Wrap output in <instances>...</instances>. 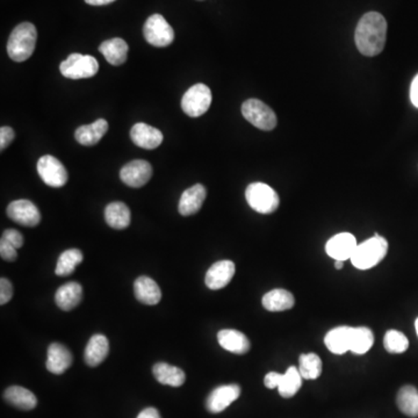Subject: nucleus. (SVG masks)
Instances as JSON below:
<instances>
[{"instance_id":"obj_6","label":"nucleus","mask_w":418,"mask_h":418,"mask_svg":"<svg viewBox=\"0 0 418 418\" xmlns=\"http://www.w3.org/2000/svg\"><path fill=\"white\" fill-rule=\"evenodd\" d=\"M60 71L66 78H91L99 71V63L93 56L75 53L60 64Z\"/></svg>"},{"instance_id":"obj_33","label":"nucleus","mask_w":418,"mask_h":418,"mask_svg":"<svg viewBox=\"0 0 418 418\" xmlns=\"http://www.w3.org/2000/svg\"><path fill=\"white\" fill-rule=\"evenodd\" d=\"M300 375L305 380H315L322 373V360L316 353L301 355L299 358Z\"/></svg>"},{"instance_id":"obj_32","label":"nucleus","mask_w":418,"mask_h":418,"mask_svg":"<svg viewBox=\"0 0 418 418\" xmlns=\"http://www.w3.org/2000/svg\"><path fill=\"white\" fill-rule=\"evenodd\" d=\"M83 261V254L78 249L66 250L58 258L55 273L60 277H66L75 272V268Z\"/></svg>"},{"instance_id":"obj_12","label":"nucleus","mask_w":418,"mask_h":418,"mask_svg":"<svg viewBox=\"0 0 418 418\" xmlns=\"http://www.w3.org/2000/svg\"><path fill=\"white\" fill-rule=\"evenodd\" d=\"M241 395L239 385H224L215 388L208 397L206 407L211 414H219L226 410L231 403L235 402Z\"/></svg>"},{"instance_id":"obj_26","label":"nucleus","mask_w":418,"mask_h":418,"mask_svg":"<svg viewBox=\"0 0 418 418\" xmlns=\"http://www.w3.org/2000/svg\"><path fill=\"white\" fill-rule=\"evenodd\" d=\"M105 220L113 229L122 230L128 228L132 215L126 204L112 202L105 209Z\"/></svg>"},{"instance_id":"obj_22","label":"nucleus","mask_w":418,"mask_h":418,"mask_svg":"<svg viewBox=\"0 0 418 418\" xmlns=\"http://www.w3.org/2000/svg\"><path fill=\"white\" fill-rule=\"evenodd\" d=\"M83 298V288L78 283H68L61 286L55 294L57 307L62 310H73L80 303Z\"/></svg>"},{"instance_id":"obj_5","label":"nucleus","mask_w":418,"mask_h":418,"mask_svg":"<svg viewBox=\"0 0 418 418\" xmlns=\"http://www.w3.org/2000/svg\"><path fill=\"white\" fill-rule=\"evenodd\" d=\"M242 114L244 119L256 128L270 132L277 127V115L272 108L258 99H249L242 105Z\"/></svg>"},{"instance_id":"obj_15","label":"nucleus","mask_w":418,"mask_h":418,"mask_svg":"<svg viewBox=\"0 0 418 418\" xmlns=\"http://www.w3.org/2000/svg\"><path fill=\"white\" fill-rule=\"evenodd\" d=\"M132 141L140 148L152 150L162 145L163 132L160 129L149 126L147 123H136L130 130Z\"/></svg>"},{"instance_id":"obj_17","label":"nucleus","mask_w":418,"mask_h":418,"mask_svg":"<svg viewBox=\"0 0 418 418\" xmlns=\"http://www.w3.org/2000/svg\"><path fill=\"white\" fill-rule=\"evenodd\" d=\"M206 197H207V191L202 184H197V185L186 189L179 200L178 209H179L180 214L182 216L197 214L202 209Z\"/></svg>"},{"instance_id":"obj_11","label":"nucleus","mask_w":418,"mask_h":418,"mask_svg":"<svg viewBox=\"0 0 418 418\" xmlns=\"http://www.w3.org/2000/svg\"><path fill=\"white\" fill-rule=\"evenodd\" d=\"M7 215L11 220L25 226H36L41 221L38 208L29 200H16L7 207Z\"/></svg>"},{"instance_id":"obj_2","label":"nucleus","mask_w":418,"mask_h":418,"mask_svg":"<svg viewBox=\"0 0 418 418\" xmlns=\"http://www.w3.org/2000/svg\"><path fill=\"white\" fill-rule=\"evenodd\" d=\"M38 40V31L31 22H22L11 33L7 53L14 62H25L32 56Z\"/></svg>"},{"instance_id":"obj_20","label":"nucleus","mask_w":418,"mask_h":418,"mask_svg":"<svg viewBox=\"0 0 418 418\" xmlns=\"http://www.w3.org/2000/svg\"><path fill=\"white\" fill-rule=\"evenodd\" d=\"M108 352H110V343H108V337H105L101 333H97L88 340L84 358L88 366L95 367L108 358Z\"/></svg>"},{"instance_id":"obj_34","label":"nucleus","mask_w":418,"mask_h":418,"mask_svg":"<svg viewBox=\"0 0 418 418\" xmlns=\"http://www.w3.org/2000/svg\"><path fill=\"white\" fill-rule=\"evenodd\" d=\"M384 346L388 352L403 353L408 350L409 340L401 331L390 330L385 335Z\"/></svg>"},{"instance_id":"obj_1","label":"nucleus","mask_w":418,"mask_h":418,"mask_svg":"<svg viewBox=\"0 0 418 418\" xmlns=\"http://www.w3.org/2000/svg\"><path fill=\"white\" fill-rule=\"evenodd\" d=\"M387 40V21L377 12H368L359 20L355 33L357 49L364 56L375 57L384 51Z\"/></svg>"},{"instance_id":"obj_45","label":"nucleus","mask_w":418,"mask_h":418,"mask_svg":"<svg viewBox=\"0 0 418 418\" xmlns=\"http://www.w3.org/2000/svg\"><path fill=\"white\" fill-rule=\"evenodd\" d=\"M200 1H202V0H200Z\"/></svg>"},{"instance_id":"obj_43","label":"nucleus","mask_w":418,"mask_h":418,"mask_svg":"<svg viewBox=\"0 0 418 418\" xmlns=\"http://www.w3.org/2000/svg\"><path fill=\"white\" fill-rule=\"evenodd\" d=\"M344 266V261H335V268H337V270H342V268H343Z\"/></svg>"},{"instance_id":"obj_36","label":"nucleus","mask_w":418,"mask_h":418,"mask_svg":"<svg viewBox=\"0 0 418 418\" xmlns=\"http://www.w3.org/2000/svg\"><path fill=\"white\" fill-rule=\"evenodd\" d=\"M13 286L10 280L1 278L0 280V305H5L12 299Z\"/></svg>"},{"instance_id":"obj_23","label":"nucleus","mask_w":418,"mask_h":418,"mask_svg":"<svg viewBox=\"0 0 418 418\" xmlns=\"http://www.w3.org/2000/svg\"><path fill=\"white\" fill-rule=\"evenodd\" d=\"M351 333H352L351 327L335 328L325 335L324 343L328 350L335 355H344L350 351Z\"/></svg>"},{"instance_id":"obj_35","label":"nucleus","mask_w":418,"mask_h":418,"mask_svg":"<svg viewBox=\"0 0 418 418\" xmlns=\"http://www.w3.org/2000/svg\"><path fill=\"white\" fill-rule=\"evenodd\" d=\"M1 239L6 241L7 243H10L16 249H20L23 246V236L16 229H7L3 233Z\"/></svg>"},{"instance_id":"obj_10","label":"nucleus","mask_w":418,"mask_h":418,"mask_svg":"<svg viewBox=\"0 0 418 418\" xmlns=\"http://www.w3.org/2000/svg\"><path fill=\"white\" fill-rule=\"evenodd\" d=\"M152 176L150 163L143 160L129 162L120 171V178L129 187L140 189L145 186Z\"/></svg>"},{"instance_id":"obj_40","label":"nucleus","mask_w":418,"mask_h":418,"mask_svg":"<svg viewBox=\"0 0 418 418\" xmlns=\"http://www.w3.org/2000/svg\"><path fill=\"white\" fill-rule=\"evenodd\" d=\"M410 100L412 105L418 108V73L415 78L412 79V86H410Z\"/></svg>"},{"instance_id":"obj_37","label":"nucleus","mask_w":418,"mask_h":418,"mask_svg":"<svg viewBox=\"0 0 418 418\" xmlns=\"http://www.w3.org/2000/svg\"><path fill=\"white\" fill-rule=\"evenodd\" d=\"M0 256L4 261H16L18 254H16V249L12 244L1 239L0 241Z\"/></svg>"},{"instance_id":"obj_18","label":"nucleus","mask_w":418,"mask_h":418,"mask_svg":"<svg viewBox=\"0 0 418 418\" xmlns=\"http://www.w3.org/2000/svg\"><path fill=\"white\" fill-rule=\"evenodd\" d=\"M108 130V121L105 119H98L91 125L79 127L75 132V141L84 147H92L100 142Z\"/></svg>"},{"instance_id":"obj_41","label":"nucleus","mask_w":418,"mask_h":418,"mask_svg":"<svg viewBox=\"0 0 418 418\" xmlns=\"http://www.w3.org/2000/svg\"><path fill=\"white\" fill-rule=\"evenodd\" d=\"M137 418H162L161 415H160V412H158L157 409L156 408H147L143 409L141 412H140L139 416Z\"/></svg>"},{"instance_id":"obj_4","label":"nucleus","mask_w":418,"mask_h":418,"mask_svg":"<svg viewBox=\"0 0 418 418\" xmlns=\"http://www.w3.org/2000/svg\"><path fill=\"white\" fill-rule=\"evenodd\" d=\"M246 199L249 206L261 214H271L279 207V195L264 182H252L246 187Z\"/></svg>"},{"instance_id":"obj_30","label":"nucleus","mask_w":418,"mask_h":418,"mask_svg":"<svg viewBox=\"0 0 418 418\" xmlns=\"http://www.w3.org/2000/svg\"><path fill=\"white\" fill-rule=\"evenodd\" d=\"M375 343V335L366 327L352 328L350 351L355 355H365Z\"/></svg>"},{"instance_id":"obj_39","label":"nucleus","mask_w":418,"mask_h":418,"mask_svg":"<svg viewBox=\"0 0 418 418\" xmlns=\"http://www.w3.org/2000/svg\"><path fill=\"white\" fill-rule=\"evenodd\" d=\"M281 377H283V375H280V373H277V372H270V373L265 377V386L270 388V390L278 388L280 385V381H281Z\"/></svg>"},{"instance_id":"obj_14","label":"nucleus","mask_w":418,"mask_h":418,"mask_svg":"<svg viewBox=\"0 0 418 418\" xmlns=\"http://www.w3.org/2000/svg\"><path fill=\"white\" fill-rule=\"evenodd\" d=\"M236 266L231 261H220L211 265L206 273L204 283L209 290H222L235 276Z\"/></svg>"},{"instance_id":"obj_27","label":"nucleus","mask_w":418,"mask_h":418,"mask_svg":"<svg viewBox=\"0 0 418 418\" xmlns=\"http://www.w3.org/2000/svg\"><path fill=\"white\" fill-rule=\"evenodd\" d=\"M296 305L292 293L286 290L270 291L263 296V307L268 311L290 310Z\"/></svg>"},{"instance_id":"obj_7","label":"nucleus","mask_w":418,"mask_h":418,"mask_svg":"<svg viewBox=\"0 0 418 418\" xmlns=\"http://www.w3.org/2000/svg\"><path fill=\"white\" fill-rule=\"evenodd\" d=\"M211 88L199 83L185 92L182 99V110L189 117H202L211 108Z\"/></svg>"},{"instance_id":"obj_16","label":"nucleus","mask_w":418,"mask_h":418,"mask_svg":"<svg viewBox=\"0 0 418 418\" xmlns=\"http://www.w3.org/2000/svg\"><path fill=\"white\" fill-rule=\"evenodd\" d=\"M73 365V353L63 344L53 343L48 348L47 370L53 375H63Z\"/></svg>"},{"instance_id":"obj_8","label":"nucleus","mask_w":418,"mask_h":418,"mask_svg":"<svg viewBox=\"0 0 418 418\" xmlns=\"http://www.w3.org/2000/svg\"><path fill=\"white\" fill-rule=\"evenodd\" d=\"M143 34L147 42L154 47H167L174 40V31L161 14L149 16L143 27Z\"/></svg>"},{"instance_id":"obj_25","label":"nucleus","mask_w":418,"mask_h":418,"mask_svg":"<svg viewBox=\"0 0 418 418\" xmlns=\"http://www.w3.org/2000/svg\"><path fill=\"white\" fill-rule=\"evenodd\" d=\"M156 380L162 385L167 386L180 387L186 380V375L182 368L176 367L167 362H157L152 368Z\"/></svg>"},{"instance_id":"obj_44","label":"nucleus","mask_w":418,"mask_h":418,"mask_svg":"<svg viewBox=\"0 0 418 418\" xmlns=\"http://www.w3.org/2000/svg\"><path fill=\"white\" fill-rule=\"evenodd\" d=\"M415 328H416V333H417V336H418V318H417V320H416V322H415Z\"/></svg>"},{"instance_id":"obj_9","label":"nucleus","mask_w":418,"mask_h":418,"mask_svg":"<svg viewBox=\"0 0 418 418\" xmlns=\"http://www.w3.org/2000/svg\"><path fill=\"white\" fill-rule=\"evenodd\" d=\"M38 172L46 185L56 189L63 187L69 179V174L63 164L51 155H46L38 160Z\"/></svg>"},{"instance_id":"obj_13","label":"nucleus","mask_w":418,"mask_h":418,"mask_svg":"<svg viewBox=\"0 0 418 418\" xmlns=\"http://www.w3.org/2000/svg\"><path fill=\"white\" fill-rule=\"evenodd\" d=\"M357 246L358 243L352 234L340 233L328 241L325 251L335 261H345L351 259Z\"/></svg>"},{"instance_id":"obj_24","label":"nucleus","mask_w":418,"mask_h":418,"mask_svg":"<svg viewBox=\"0 0 418 418\" xmlns=\"http://www.w3.org/2000/svg\"><path fill=\"white\" fill-rule=\"evenodd\" d=\"M128 49L127 42L120 38H110L103 42L99 47V51L104 55L108 63L114 66H121L126 62Z\"/></svg>"},{"instance_id":"obj_28","label":"nucleus","mask_w":418,"mask_h":418,"mask_svg":"<svg viewBox=\"0 0 418 418\" xmlns=\"http://www.w3.org/2000/svg\"><path fill=\"white\" fill-rule=\"evenodd\" d=\"M4 399L12 406L21 410H32L38 404V399L34 394L23 387H9L4 393Z\"/></svg>"},{"instance_id":"obj_21","label":"nucleus","mask_w":418,"mask_h":418,"mask_svg":"<svg viewBox=\"0 0 418 418\" xmlns=\"http://www.w3.org/2000/svg\"><path fill=\"white\" fill-rule=\"evenodd\" d=\"M134 293L136 299L148 305H157L162 300L161 288L154 279L149 277H140L134 283Z\"/></svg>"},{"instance_id":"obj_31","label":"nucleus","mask_w":418,"mask_h":418,"mask_svg":"<svg viewBox=\"0 0 418 418\" xmlns=\"http://www.w3.org/2000/svg\"><path fill=\"white\" fill-rule=\"evenodd\" d=\"M302 379L303 377L300 375L299 368H296V366H291L285 372V375H283L279 387H278L280 395L285 397V399L294 397L301 388Z\"/></svg>"},{"instance_id":"obj_29","label":"nucleus","mask_w":418,"mask_h":418,"mask_svg":"<svg viewBox=\"0 0 418 418\" xmlns=\"http://www.w3.org/2000/svg\"><path fill=\"white\" fill-rule=\"evenodd\" d=\"M397 402L404 415L418 417V390L415 387H402L397 394Z\"/></svg>"},{"instance_id":"obj_3","label":"nucleus","mask_w":418,"mask_h":418,"mask_svg":"<svg viewBox=\"0 0 418 418\" xmlns=\"http://www.w3.org/2000/svg\"><path fill=\"white\" fill-rule=\"evenodd\" d=\"M388 252V242L384 237L375 235L358 244L351 257V263L359 270H370L379 264Z\"/></svg>"},{"instance_id":"obj_19","label":"nucleus","mask_w":418,"mask_h":418,"mask_svg":"<svg viewBox=\"0 0 418 418\" xmlns=\"http://www.w3.org/2000/svg\"><path fill=\"white\" fill-rule=\"evenodd\" d=\"M217 340L224 350L235 355H244L250 350V342L244 333L234 329H224L217 333Z\"/></svg>"},{"instance_id":"obj_38","label":"nucleus","mask_w":418,"mask_h":418,"mask_svg":"<svg viewBox=\"0 0 418 418\" xmlns=\"http://www.w3.org/2000/svg\"><path fill=\"white\" fill-rule=\"evenodd\" d=\"M14 136L16 134L11 127H1L0 128V150H5L12 143Z\"/></svg>"},{"instance_id":"obj_42","label":"nucleus","mask_w":418,"mask_h":418,"mask_svg":"<svg viewBox=\"0 0 418 418\" xmlns=\"http://www.w3.org/2000/svg\"><path fill=\"white\" fill-rule=\"evenodd\" d=\"M114 1L115 0H85V3L92 5V6H103V5H108Z\"/></svg>"}]
</instances>
